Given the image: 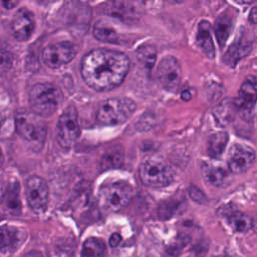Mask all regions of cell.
Here are the masks:
<instances>
[{
	"mask_svg": "<svg viewBox=\"0 0 257 257\" xmlns=\"http://www.w3.org/2000/svg\"><path fill=\"white\" fill-rule=\"evenodd\" d=\"M130 68L127 56L117 50L96 48L86 53L80 72L85 83L95 90H109L119 85Z\"/></svg>",
	"mask_w": 257,
	"mask_h": 257,
	"instance_id": "obj_1",
	"label": "cell"
},
{
	"mask_svg": "<svg viewBox=\"0 0 257 257\" xmlns=\"http://www.w3.org/2000/svg\"><path fill=\"white\" fill-rule=\"evenodd\" d=\"M62 98L61 90L49 82L34 84L28 95L29 104L33 112L43 117L53 114L61 103Z\"/></svg>",
	"mask_w": 257,
	"mask_h": 257,
	"instance_id": "obj_2",
	"label": "cell"
},
{
	"mask_svg": "<svg viewBox=\"0 0 257 257\" xmlns=\"http://www.w3.org/2000/svg\"><path fill=\"white\" fill-rule=\"evenodd\" d=\"M136 102L128 97H112L102 101L96 110V120L105 125L124 122L135 111Z\"/></svg>",
	"mask_w": 257,
	"mask_h": 257,
	"instance_id": "obj_3",
	"label": "cell"
},
{
	"mask_svg": "<svg viewBox=\"0 0 257 257\" xmlns=\"http://www.w3.org/2000/svg\"><path fill=\"white\" fill-rule=\"evenodd\" d=\"M134 196L133 188L123 181L103 184L98 192L101 207L108 212H117L123 209Z\"/></svg>",
	"mask_w": 257,
	"mask_h": 257,
	"instance_id": "obj_4",
	"label": "cell"
},
{
	"mask_svg": "<svg viewBox=\"0 0 257 257\" xmlns=\"http://www.w3.org/2000/svg\"><path fill=\"white\" fill-rule=\"evenodd\" d=\"M139 176L147 186L165 187L174 181L175 172L165 160L150 158L141 164Z\"/></svg>",
	"mask_w": 257,
	"mask_h": 257,
	"instance_id": "obj_5",
	"label": "cell"
},
{
	"mask_svg": "<svg viewBox=\"0 0 257 257\" xmlns=\"http://www.w3.org/2000/svg\"><path fill=\"white\" fill-rule=\"evenodd\" d=\"M80 134L77 110L70 104L64 108L56 124V141L60 147L69 149Z\"/></svg>",
	"mask_w": 257,
	"mask_h": 257,
	"instance_id": "obj_6",
	"label": "cell"
},
{
	"mask_svg": "<svg viewBox=\"0 0 257 257\" xmlns=\"http://www.w3.org/2000/svg\"><path fill=\"white\" fill-rule=\"evenodd\" d=\"M17 134L32 143H41L46 135V127L35 115L27 111L17 112L15 116Z\"/></svg>",
	"mask_w": 257,
	"mask_h": 257,
	"instance_id": "obj_7",
	"label": "cell"
},
{
	"mask_svg": "<svg viewBox=\"0 0 257 257\" xmlns=\"http://www.w3.org/2000/svg\"><path fill=\"white\" fill-rule=\"evenodd\" d=\"M235 99L240 116L245 120H250L257 103V77L255 75L250 74L245 77L240 86L238 97Z\"/></svg>",
	"mask_w": 257,
	"mask_h": 257,
	"instance_id": "obj_8",
	"label": "cell"
},
{
	"mask_svg": "<svg viewBox=\"0 0 257 257\" xmlns=\"http://www.w3.org/2000/svg\"><path fill=\"white\" fill-rule=\"evenodd\" d=\"M25 197L35 213L43 212L48 204L49 190L46 182L38 176H30L25 181Z\"/></svg>",
	"mask_w": 257,
	"mask_h": 257,
	"instance_id": "obj_9",
	"label": "cell"
},
{
	"mask_svg": "<svg viewBox=\"0 0 257 257\" xmlns=\"http://www.w3.org/2000/svg\"><path fill=\"white\" fill-rule=\"evenodd\" d=\"M157 77L163 88L169 91L176 90L182 79V69L179 61L172 55L165 56L158 65Z\"/></svg>",
	"mask_w": 257,
	"mask_h": 257,
	"instance_id": "obj_10",
	"label": "cell"
},
{
	"mask_svg": "<svg viewBox=\"0 0 257 257\" xmlns=\"http://www.w3.org/2000/svg\"><path fill=\"white\" fill-rule=\"evenodd\" d=\"M255 159L256 153L251 147L242 144H234L229 150L227 159L229 171L235 175L243 174L253 166Z\"/></svg>",
	"mask_w": 257,
	"mask_h": 257,
	"instance_id": "obj_11",
	"label": "cell"
},
{
	"mask_svg": "<svg viewBox=\"0 0 257 257\" xmlns=\"http://www.w3.org/2000/svg\"><path fill=\"white\" fill-rule=\"evenodd\" d=\"M74 45L68 41L52 43L42 50L43 62L51 68H56L70 62L75 56Z\"/></svg>",
	"mask_w": 257,
	"mask_h": 257,
	"instance_id": "obj_12",
	"label": "cell"
},
{
	"mask_svg": "<svg viewBox=\"0 0 257 257\" xmlns=\"http://www.w3.org/2000/svg\"><path fill=\"white\" fill-rule=\"evenodd\" d=\"M34 26L33 13L25 7L16 11L10 24L12 34L18 41L28 40L34 31Z\"/></svg>",
	"mask_w": 257,
	"mask_h": 257,
	"instance_id": "obj_13",
	"label": "cell"
},
{
	"mask_svg": "<svg viewBox=\"0 0 257 257\" xmlns=\"http://www.w3.org/2000/svg\"><path fill=\"white\" fill-rule=\"evenodd\" d=\"M253 40L254 37L248 36V32H241L224 54V62L230 66H235L242 58L246 57L251 52Z\"/></svg>",
	"mask_w": 257,
	"mask_h": 257,
	"instance_id": "obj_14",
	"label": "cell"
},
{
	"mask_svg": "<svg viewBox=\"0 0 257 257\" xmlns=\"http://www.w3.org/2000/svg\"><path fill=\"white\" fill-rule=\"evenodd\" d=\"M104 12L122 21H132L137 17V8L133 2L112 1L104 6Z\"/></svg>",
	"mask_w": 257,
	"mask_h": 257,
	"instance_id": "obj_15",
	"label": "cell"
},
{
	"mask_svg": "<svg viewBox=\"0 0 257 257\" xmlns=\"http://www.w3.org/2000/svg\"><path fill=\"white\" fill-rule=\"evenodd\" d=\"M237 113L238 106L235 98H226L222 100L213 110L217 123L222 126H225L234 120Z\"/></svg>",
	"mask_w": 257,
	"mask_h": 257,
	"instance_id": "obj_16",
	"label": "cell"
},
{
	"mask_svg": "<svg viewBox=\"0 0 257 257\" xmlns=\"http://www.w3.org/2000/svg\"><path fill=\"white\" fill-rule=\"evenodd\" d=\"M197 43L203 52L209 57L214 58L215 46L212 38V26L209 21L202 20L198 25L197 30Z\"/></svg>",
	"mask_w": 257,
	"mask_h": 257,
	"instance_id": "obj_17",
	"label": "cell"
},
{
	"mask_svg": "<svg viewBox=\"0 0 257 257\" xmlns=\"http://www.w3.org/2000/svg\"><path fill=\"white\" fill-rule=\"evenodd\" d=\"M223 216L235 232H247L253 227V221L251 218L239 210L231 208L224 209Z\"/></svg>",
	"mask_w": 257,
	"mask_h": 257,
	"instance_id": "obj_18",
	"label": "cell"
},
{
	"mask_svg": "<svg viewBox=\"0 0 257 257\" xmlns=\"http://www.w3.org/2000/svg\"><path fill=\"white\" fill-rule=\"evenodd\" d=\"M233 15L229 11H225L220 14L214 24V32L218 40L219 46L223 48L227 42L228 37L233 29Z\"/></svg>",
	"mask_w": 257,
	"mask_h": 257,
	"instance_id": "obj_19",
	"label": "cell"
},
{
	"mask_svg": "<svg viewBox=\"0 0 257 257\" xmlns=\"http://www.w3.org/2000/svg\"><path fill=\"white\" fill-rule=\"evenodd\" d=\"M202 176L205 181L213 186L222 187L229 183V174L221 167H216L210 164H204L201 169Z\"/></svg>",
	"mask_w": 257,
	"mask_h": 257,
	"instance_id": "obj_20",
	"label": "cell"
},
{
	"mask_svg": "<svg viewBox=\"0 0 257 257\" xmlns=\"http://www.w3.org/2000/svg\"><path fill=\"white\" fill-rule=\"evenodd\" d=\"M19 184L17 181L9 183L7 185L4 197L3 204L6 211L11 215H19L21 212V202L19 198Z\"/></svg>",
	"mask_w": 257,
	"mask_h": 257,
	"instance_id": "obj_21",
	"label": "cell"
},
{
	"mask_svg": "<svg viewBox=\"0 0 257 257\" xmlns=\"http://www.w3.org/2000/svg\"><path fill=\"white\" fill-rule=\"evenodd\" d=\"M23 237L21 233L9 226H2L1 228V252L3 254L10 253L17 249L22 242Z\"/></svg>",
	"mask_w": 257,
	"mask_h": 257,
	"instance_id": "obj_22",
	"label": "cell"
},
{
	"mask_svg": "<svg viewBox=\"0 0 257 257\" xmlns=\"http://www.w3.org/2000/svg\"><path fill=\"white\" fill-rule=\"evenodd\" d=\"M229 141V135L226 132L220 131L212 134L208 139L207 144V151L211 158L213 159H219L228 144Z\"/></svg>",
	"mask_w": 257,
	"mask_h": 257,
	"instance_id": "obj_23",
	"label": "cell"
},
{
	"mask_svg": "<svg viewBox=\"0 0 257 257\" xmlns=\"http://www.w3.org/2000/svg\"><path fill=\"white\" fill-rule=\"evenodd\" d=\"M123 161V151L120 146H113L107 149L101 156L100 167L102 170L114 169L121 166Z\"/></svg>",
	"mask_w": 257,
	"mask_h": 257,
	"instance_id": "obj_24",
	"label": "cell"
},
{
	"mask_svg": "<svg viewBox=\"0 0 257 257\" xmlns=\"http://www.w3.org/2000/svg\"><path fill=\"white\" fill-rule=\"evenodd\" d=\"M104 249V243L101 239L91 237L84 241L80 257H101Z\"/></svg>",
	"mask_w": 257,
	"mask_h": 257,
	"instance_id": "obj_25",
	"label": "cell"
},
{
	"mask_svg": "<svg viewBox=\"0 0 257 257\" xmlns=\"http://www.w3.org/2000/svg\"><path fill=\"white\" fill-rule=\"evenodd\" d=\"M93 35L100 41L115 42L118 38L116 31L108 25L96 23L93 28Z\"/></svg>",
	"mask_w": 257,
	"mask_h": 257,
	"instance_id": "obj_26",
	"label": "cell"
},
{
	"mask_svg": "<svg viewBox=\"0 0 257 257\" xmlns=\"http://www.w3.org/2000/svg\"><path fill=\"white\" fill-rule=\"evenodd\" d=\"M139 60L148 68H152L156 61V50L153 46L145 45L138 50Z\"/></svg>",
	"mask_w": 257,
	"mask_h": 257,
	"instance_id": "obj_27",
	"label": "cell"
},
{
	"mask_svg": "<svg viewBox=\"0 0 257 257\" xmlns=\"http://www.w3.org/2000/svg\"><path fill=\"white\" fill-rule=\"evenodd\" d=\"M185 244H186V242H177V243L171 245L167 249L165 257H178V255L180 254V252Z\"/></svg>",
	"mask_w": 257,
	"mask_h": 257,
	"instance_id": "obj_28",
	"label": "cell"
},
{
	"mask_svg": "<svg viewBox=\"0 0 257 257\" xmlns=\"http://www.w3.org/2000/svg\"><path fill=\"white\" fill-rule=\"evenodd\" d=\"M120 240H121V236L119 234H117V233H114L109 238V245L111 247H115V246H117L119 244Z\"/></svg>",
	"mask_w": 257,
	"mask_h": 257,
	"instance_id": "obj_29",
	"label": "cell"
},
{
	"mask_svg": "<svg viewBox=\"0 0 257 257\" xmlns=\"http://www.w3.org/2000/svg\"><path fill=\"white\" fill-rule=\"evenodd\" d=\"M249 21L253 24H257V5L251 9L249 13Z\"/></svg>",
	"mask_w": 257,
	"mask_h": 257,
	"instance_id": "obj_30",
	"label": "cell"
},
{
	"mask_svg": "<svg viewBox=\"0 0 257 257\" xmlns=\"http://www.w3.org/2000/svg\"><path fill=\"white\" fill-rule=\"evenodd\" d=\"M2 5L6 8V9H12L14 8V6L17 5V1H2Z\"/></svg>",
	"mask_w": 257,
	"mask_h": 257,
	"instance_id": "obj_31",
	"label": "cell"
},
{
	"mask_svg": "<svg viewBox=\"0 0 257 257\" xmlns=\"http://www.w3.org/2000/svg\"><path fill=\"white\" fill-rule=\"evenodd\" d=\"M23 257H42V254L39 251H30Z\"/></svg>",
	"mask_w": 257,
	"mask_h": 257,
	"instance_id": "obj_32",
	"label": "cell"
},
{
	"mask_svg": "<svg viewBox=\"0 0 257 257\" xmlns=\"http://www.w3.org/2000/svg\"><path fill=\"white\" fill-rule=\"evenodd\" d=\"M182 98L185 99V100H189L191 98V94L186 90V91H183L182 92Z\"/></svg>",
	"mask_w": 257,
	"mask_h": 257,
	"instance_id": "obj_33",
	"label": "cell"
}]
</instances>
